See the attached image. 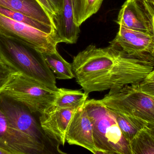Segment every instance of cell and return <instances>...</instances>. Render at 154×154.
<instances>
[{"mask_svg": "<svg viewBox=\"0 0 154 154\" xmlns=\"http://www.w3.org/2000/svg\"><path fill=\"white\" fill-rule=\"evenodd\" d=\"M57 91L16 72L0 91V95L22 104L32 114L40 115L52 105Z\"/></svg>", "mask_w": 154, "mask_h": 154, "instance_id": "5", "label": "cell"}, {"mask_svg": "<svg viewBox=\"0 0 154 154\" xmlns=\"http://www.w3.org/2000/svg\"><path fill=\"white\" fill-rule=\"evenodd\" d=\"M109 109L112 111L123 136L128 143L142 128L148 126V124L139 119L126 116L117 111Z\"/></svg>", "mask_w": 154, "mask_h": 154, "instance_id": "19", "label": "cell"}, {"mask_svg": "<svg viewBox=\"0 0 154 154\" xmlns=\"http://www.w3.org/2000/svg\"><path fill=\"white\" fill-rule=\"evenodd\" d=\"M48 1L56 15V18L58 13L61 9L63 0H48Z\"/></svg>", "mask_w": 154, "mask_h": 154, "instance_id": "24", "label": "cell"}, {"mask_svg": "<svg viewBox=\"0 0 154 154\" xmlns=\"http://www.w3.org/2000/svg\"><path fill=\"white\" fill-rule=\"evenodd\" d=\"M55 23L60 43H76L80 30L74 22L73 0H63L61 9L55 19Z\"/></svg>", "mask_w": 154, "mask_h": 154, "instance_id": "13", "label": "cell"}, {"mask_svg": "<svg viewBox=\"0 0 154 154\" xmlns=\"http://www.w3.org/2000/svg\"><path fill=\"white\" fill-rule=\"evenodd\" d=\"M98 48L91 44L74 57L71 63L77 83L86 95L140 84L154 64L128 55L112 42Z\"/></svg>", "mask_w": 154, "mask_h": 154, "instance_id": "1", "label": "cell"}, {"mask_svg": "<svg viewBox=\"0 0 154 154\" xmlns=\"http://www.w3.org/2000/svg\"><path fill=\"white\" fill-rule=\"evenodd\" d=\"M76 108H58L51 106L39 117V123L45 134L64 146L66 134L71 118Z\"/></svg>", "mask_w": 154, "mask_h": 154, "instance_id": "11", "label": "cell"}, {"mask_svg": "<svg viewBox=\"0 0 154 154\" xmlns=\"http://www.w3.org/2000/svg\"><path fill=\"white\" fill-rule=\"evenodd\" d=\"M43 55L57 79L69 80L75 78L72 64L64 59L57 50L53 53Z\"/></svg>", "mask_w": 154, "mask_h": 154, "instance_id": "16", "label": "cell"}, {"mask_svg": "<svg viewBox=\"0 0 154 154\" xmlns=\"http://www.w3.org/2000/svg\"><path fill=\"white\" fill-rule=\"evenodd\" d=\"M150 18L154 36V0H138Z\"/></svg>", "mask_w": 154, "mask_h": 154, "instance_id": "22", "label": "cell"}, {"mask_svg": "<svg viewBox=\"0 0 154 154\" xmlns=\"http://www.w3.org/2000/svg\"><path fill=\"white\" fill-rule=\"evenodd\" d=\"M138 84L110 90L98 100L111 110L154 125V97L142 91Z\"/></svg>", "mask_w": 154, "mask_h": 154, "instance_id": "4", "label": "cell"}, {"mask_svg": "<svg viewBox=\"0 0 154 154\" xmlns=\"http://www.w3.org/2000/svg\"><path fill=\"white\" fill-rule=\"evenodd\" d=\"M15 72L0 58V91L9 82Z\"/></svg>", "mask_w": 154, "mask_h": 154, "instance_id": "21", "label": "cell"}, {"mask_svg": "<svg viewBox=\"0 0 154 154\" xmlns=\"http://www.w3.org/2000/svg\"><path fill=\"white\" fill-rule=\"evenodd\" d=\"M92 122L98 154H131L112 111L98 99H87L84 104Z\"/></svg>", "mask_w": 154, "mask_h": 154, "instance_id": "3", "label": "cell"}, {"mask_svg": "<svg viewBox=\"0 0 154 154\" xmlns=\"http://www.w3.org/2000/svg\"><path fill=\"white\" fill-rule=\"evenodd\" d=\"M0 154H10V153L6 150L0 147Z\"/></svg>", "mask_w": 154, "mask_h": 154, "instance_id": "26", "label": "cell"}, {"mask_svg": "<svg viewBox=\"0 0 154 154\" xmlns=\"http://www.w3.org/2000/svg\"><path fill=\"white\" fill-rule=\"evenodd\" d=\"M116 22L119 26L153 34L150 18L138 0H126Z\"/></svg>", "mask_w": 154, "mask_h": 154, "instance_id": "12", "label": "cell"}, {"mask_svg": "<svg viewBox=\"0 0 154 154\" xmlns=\"http://www.w3.org/2000/svg\"><path fill=\"white\" fill-rule=\"evenodd\" d=\"M148 127L150 129L152 130V132L154 134V124H149L148 126Z\"/></svg>", "mask_w": 154, "mask_h": 154, "instance_id": "27", "label": "cell"}, {"mask_svg": "<svg viewBox=\"0 0 154 154\" xmlns=\"http://www.w3.org/2000/svg\"><path fill=\"white\" fill-rule=\"evenodd\" d=\"M0 58L15 72L57 91V79L43 54L26 43L0 34Z\"/></svg>", "mask_w": 154, "mask_h": 154, "instance_id": "2", "label": "cell"}, {"mask_svg": "<svg viewBox=\"0 0 154 154\" xmlns=\"http://www.w3.org/2000/svg\"><path fill=\"white\" fill-rule=\"evenodd\" d=\"M0 109L14 127L44 148L48 154H66L60 150L59 144L45 134L26 107L0 95Z\"/></svg>", "mask_w": 154, "mask_h": 154, "instance_id": "6", "label": "cell"}, {"mask_svg": "<svg viewBox=\"0 0 154 154\" xmlns=\"http://www.w3.org/2000/svg\"><path fill=\"white\" fill-rule=\"evenodd\" d=\"M0 14L14 20L33 27L43 32L48 34L57 35V30L54 27L38 21L19 12L15 11L0 6Z\"/></svg>", "mask_w": 154, "mask_h": 154, "instance_id": "20", "label": "cell"}, {"mask_svg": "<svg viewBox=\"0 0 154 154\" xmlns=\"http://www.w3.org/2000/svg\"><path fill=\"white\" fill-rule=\"evenodd\" d=\"M142 91L154 97V81H143L138 84Z\"/></svg>", "mask_w": 154, "mask_h": 154, "instance_id": "23", "label": "cell"}, {"mask_svg": "<svg viewBox=\"0 0 154 154\" xmlns=\"http://www.w3.org/2000/svg\"><path fill=\"white\" fill-rule=\"evenodd\" d=\"M66 141L70 145L79 146L92 153L98 154L92 122L84 104L77 108L71 118L66 134Z\"/></svg>", "mask_w": 154, "mask_h": 154, "instance_id": "10", "label": "cell"}, {"mask_svg": "<svg viewBox=\"0 0 154 154\" xmlns=\"http://www.w3.org/2000/svg\"><path fill=\"white\" fill-rule=\"evenodd\" d=\"M0 6L56 28L53 15L38 0H0Z\"/></svg>", "mask_w": 154, "mask_h": 154, "instance_id": "14", "label": "cell"}, {"mask_svg": "<svg viewBox=\"0 0 154 154\" xmlns=\"http://www.w3.org/2000/svg\"><path fill=\"white\" fill-rule=\"evenodd\" d=\"M0 34L23 42L43 54L55 52L60 43L57 35L43 32L1 14Z\"/></svg>", "mask_w": 154, "mask_h": 154, "instance_id": "7", "label": "cell"}, {"mask_svg": "<svg viewBox=\"0 0 154 154\" xmlns=\"http://www.w3.org/2000/svg\"><path fill=\"white\" fill-rule=\"evenodd\" d=\"M88 96L81 90L58 88L52 105L58 108H76L85 103Z\"/></svg>", "mask_w": 154, "mask_h": 154, "instance_id": "15", "label": "cell"}, {"mask_svg": "<svg viewBox=\"0 0 154 154\" xmlns=\"http://www.w3.org/2000/svg\"><path fill=\"white\" fill-rule=\"evenodd\" d=\"M144 80L147 81H154V68L147 76Z\"/></svg>", "mask_w": 154, "mask_h": 154, "instance_id": "25", "label": "cell"}, {"mask_svg": "<svg viewBox=\"0 0 154 154\" xmlns=\"http://www.w3.org/2000/svg\"><path fill=\"white\" fill-rule=\"evenodd\" d=\"M111 42L128 55L154 64L153 34L119 26L116 37Z\"/></svg>", "mask_w": 154, "mask_h": 154, "instance_id": "8", "label": "cell"}, {"mask_svg": "<svg viewBox=\"0 0 154 154\" xmlns=\"http://www.w3.org/2000/svg\"><path fill=\"white\" fill-rule=\"evenodd\" d=\"M0 147L10 154H48L44 148L14 127L1 109Z\"/></svg>", "mask_w": 154, "mask_h": 154, "instance_id": "9", "label": "cell"}, {"mask_svg": "<svg viewBox=\"0 0 154 154\" xmlns=\"http://www.w3.org/2000/svg\"><path fill=\"white\" fill-rule=\"evenodd\" d=\"M104 0H73L74 22L80 27L86 20L97 13Z\"/></svg>", "mask_w": 154, "mask_h": 154, "instance_id": "18", "label": "cell"}, {"mask_svg": "<svg viewBox=\"0 0 154 154\" xmlns=\"http://www.w3.org/2000/svg\"><path fill=\"white\" fill-rule=\"evenodd\" d=\"M131 154H154V134L148 126L141 129L129 143Z\"/></svg>", "mask_w": 154, "mask_h": 154, "instance_id": "17", "label": "cell"}]
</instances>
